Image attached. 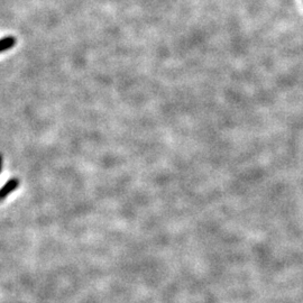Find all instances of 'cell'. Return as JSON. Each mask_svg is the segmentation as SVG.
<instances>
[{"mask_svg": "<svg viewBox=\"0 0 303 303\" xmlns=\"http://www.w3.org/2000/svg\"><path fill=\"white\" fill-rule=\"evenodd\" d=\"M18 185H20V180L15 179V177L14 179H10L1 189H0V200L5 199L9 193L13 192L15 189H17Z\"/></svg>", "mask_w": 303, "mask_h": 303, "instance_id": "obj_1", "label": "cell"}, {"mask_svg": "<svg viewBox=\"0 0 303 303\" xmlns=\"http://www.w3.org/2000/svg\"><path fill=\"white\" fill-rule=\"evenodd\" d=\"M1 168H2V155L0 154V172H1Z\"/></svg>", "mask_w": 303, "mask_h": 303, "instance_id": "obj_3", "label": "cell"}, {"mask_svg": "<svg viewBox=\"0 0 303 303\" xmlns=\"http://www.w3.org/2000/svg\"><path fill=\"white\" fill-rule=\"evenodd\" d=\"M16 44V40L13 36H7L0 40V53L13 48Z\"/></svg>", "mask_w": 303, "mask_h": 303, "instance_id": "obj_2", "label": "cell"}]
</instances>
